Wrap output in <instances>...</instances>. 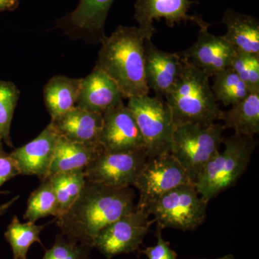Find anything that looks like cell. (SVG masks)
I'll list each match as a JSON object with an SVG mask.
<instances>
[{
  "instance_id": "cell-1",
  "label": "cell",
  "mask_w": 259,
  "mask_h": 259,
  "mask_svg": "<svg viewBox=\"0 0 259 259\" xmlns=\"http://www.w3.org/2000/svg\"><path fill=\"white\" fill-rule=\"evenodd\" d=\"M135 208L134 192L130 187L117 188L86 180L73 205L56 219L68 239L93 248L94 240L102 230Z\"/></svg>"
},
{
  "instance_id": "cell-2",
  "label": "cell",
  "mask_w": 259,
  "mask_h": 259,
  "mask_svg": "<svg viewBox=\"0 0 259 259\" xmlns=\"http://www.w3.org/2000/svg\"><path fill=\"white\" fill-rule=\"evenodd\" d=\"M101 44L95 66L115 81L123 98L148 95L145 39L139 28L119 25Z\"/></svg>"
},
{
  "instance_id": "cell-3",
  "label": "cell",
  "mask_w": 259,
  "mask_h": 259,
  "mask_svg": "<svg viewBox=\"0 0 259 259\" xmlns=\"http://www.w3.org/2000/svg\"><path fill=\"white\" fill-rule=\"evenodd\" d=\"M182 60L183 66L180 76L165 97L175 125L214 123V121L219 120L222 110L209 84L210 77L188 61Z\"/></svg>"
},
{
  "instance_id": "cell-4",
  "label": "cell",
  "mask_w": 259,
  "mask_h": 259,
  "mask_svg": "<svg viewBox=\"0 0 259 259\" xmlns=\"http://www.w3.org/2000/svg\"><path fill=\"white\" fill-rule=\"evenodd\" d=\"M225 148L207 163L194 183L206 202L233 187L249 165L258 142L253 136L234 134L224 138Z\"/></svg>"
},
{
  "instance_id": "cell-5",
  "label": "cell",
  "mask_w": 259,
  "mask_h": 259,
  "mask_svg": "<svg viewBox=\"0 0 259 259\" xmlns=\"http://www.w3.org/2000/svg\"><path fill=\"white\" fill-rule=\"evenodd\" d=\"M226 129L215 123H184L175 127L170 153L185 168L193 185L204 166L220 152Z\"/></svg>"
},
{
  "instance_id": "cell-6",
  "label": "cell",
  "mask_w": 259,
  "mask_h": 259,
  "mask_svg": "<svg viewBox=\"0 0 259 259\" xmlns=\"http://www.w3.org/2000/svg\"><path fill=\"white\" fill-rule=\"evenodd\" d=\"M127 107L142 135L148 158L170 153L176 125L166 100L148 95L135 97L128 99Z\"/></svg>"
},
{
  "instance_id": "cell-7",
  "label": "cell",
  "mask_w": 259,
  "mask_h": 259,
  "mask_svg": "<svg viewBox=\"0 0 259 259\" xmlns=\"http://www.w3.org/2000/svg\"><path fill=\"white\" fill-rule=\"evenodd\" d=\"M207 202L192 184L179 186L166 192L147 209L158 228L193 231L207 218Z\"/></svg>"
},
{
  "instance_id": "cell-8",
  "label": "cell",
  "mask_w": 259,
  "mask_h": 259,
  "mask_svg": "<svg viewBox=\"0 0 259 259\" xmlns=\"http://www.w3.org/2000/svg\"><path fill=\"white\" fill-rule=\"evenodd\" d=\"M187 184H192L190 177L171 153L148 158L134 185L139 192L136 208L147 210L163 194Z\"/></svg>"
},
{
  "instance_id": "cell-9",
  "label": "cell",
  "mask_w": 259,
  "mask_h": 259,
  "mask_svg": "<svg viewBox=\"0 0 259 259\" xmlns=\"http://www.w3.org/2000/svg\"><path fill=\"white\" fill-rule=\"evenodd\" d=\"M146 209L135 208L104 228L93 242L96 248L107 258L139 250L153 221H149Z\"/></svg>"
},
{
  "instance_id": "cell-10",
  "label": "cell",
  "mask_w": 259,
  "mask_h": 259,
  "mask_svg": "<svg viewBox=\"0 0 259 259\" xmlns=\"http://www.w3.org/2000/svg\"><path fill=\"white\" fill-rule=\"evenodd\" d=\"M147 159L144 149L123 153L104 150L83 171L87 180L117 188L130 187L134 185Z\"/></svg>"
},
{
  "instance_id": "cell-11",
  "label": "cell",
  "mask_w": 259,
  "mask_h": 259,
  "mask_svg": "<svg viewBox=\"0 0 259 259\" xmlns=\"http://www.w3.org/2000/svg\"><path fill=\"white\" fill-rule=\"evenodd\" d=\"M199 4L192 0H136L134 18L139 25L140 31L145 40H151L156 32L153 21L164 19L168 27L182 22H192L199 28H209L211 24L198 15H189L192 5Z\"/></svg>"
},
{
  "instance_id": "cell-12",
  "label": "cell",
  "mask_w": 259,
  "mask_h": 259,
  "mask_svg": "<svg viewBox=\"0 0 259 259\" xmlns=\"http://www.w3.org/2000/svg\"><path fill=\"white\" fill-rule=\"evenodd\" d=\"M100 143L110 153L145 150V143L132 112L123 103L102 114Z\"/></svg>"
},
{
  "instance_id": "cell-13",
  "label": "cell",
  "mask_w": 259,
  "mask_h": 259,
  "mask_svg": "<svg viewBox=\"0 0 259 259\" xmlns=\"http://www.w3.org/2000/svg\"><path fill=\"white\" fill-rule=\"evenodd\" d=\"M237 49L224 36H217L208 28L199 29L197 40L184 51L177 53L185 60L209 77L231 67Z\"/></svg>"
},
{
  "instance_id": "cell-14",
  "label": "cell",
  "mask_w": 259,
  "mask_h": 259,
  "mask_svg": "<svg viewBox=\"0 0 259 259\" xmlns=\"http://www.w3.org/2000/svg\"><path fill=\"white\" fill-rule=\"evenodd\" d=\"M114 0H81L71 13L57 21L56 27L70 37L102 42L105 24Z\"/></svg>"
},
{
  "instance_id": "cell-15",
  "label": "cell",
  "mask_w": 259,
  "mask_h": 259,
  "mask_svg": "<svg viewBox=\"0 0 259 259\" xmlns=\"http://www.w3.org/2000/svg\"><path fill=\"white\" fill-rule=\"evenodd\" d=\"M183 66L177 53L160 50L151 40H145V75L149 90L158 98L165 99L176 83Z\"/></svg>"
},
{
  "instance_id": "cell-16",
  "label": "cell",
  "mask_w": 259,
  "mask_h": 259,
  "mask_svg": "<svg viewBox=\"0 0 259 259\" xmlns=\"http://www.w3.org/2000/svg\"><path fill=\"white\" fill-rule=\"evenodd\" d=\"M58 136L54 127L49 124L35 139L10 153L16 162L20 175H35L41 181L47 178Z\"/></svg>"
},
{
  "instance_id": "cell-17",
  "label": "cell",
  "mask_w": 259,
  "mask_h": 259,
  "mask_svg": "<svg viewBox=\"0 0 259 259\" xmlns=\"http://www.w3.org/2000/svg\"><path fill=\"white\" fill-rule=\"evenodd\" d=\"M122 94L115 81L95 66L93 71L81 79L76 106L102 114L123 103Z\"/></svg>"
},
{
  "instance_id": "cell-18",
  "label": "cell",
  "mask_w": 259,
  "mask_h": 259,
  "mask_svg": "<svg viewBox=\"0 0 259 259\" xmlns=\"http://www.w3.org/2000/svg\"><path fill=\"white\" fill-rule=\"evenodd\" d=\"M50 125L59 136L74 142L101 144L102 115L77 106L51 119Z\"/></svg>"
},
{
  "instance_id": "cell-19",
  "label": "cell",
  "mask_w": 259,
  "mask_h": 259,
  "mask_svg": "<svg viewBox=\"0 0 259 259\" xmlns=\"http://www.w3.org/2000/svg\"><path fill=\"white\" fill-rule=\"evenodd\" d=\"M104 150L102 145L74 142L59 135L49 176L60 172L84 170Z\"/></svg>"
},
{
  "instance_id": "cell-20",
  "label": "cell",
  "mask_w": 259,
  "mask_h": 259,
  "mask_svg": "<svg viewBox=\"0 0 259 259\" xmlns=\"http://www.w3.org/2000/svg\"><path fill=\"white\" fill-rule=\"evenodd\" d=\"M221 23L226 27V33L223 36L237 50L259 55L258 19L228 9L223 15Z\"/></svg>"
},
{
  "instance_id": "cell-21",
  "label": "cell",
  "mask_w": 259,
  "mask_h": 259,
  "mask_svg": "<svg viewBox=\"0 0 259 259\" xmlns=\"http://www.w3.org/2000/svg\"><path fill=\"white\" fill-rule=\"evenodd\" d=\"M81 79L64 75L53 76L44 88V97L51 119L69 111L76 106Z\"/></svg>"
},
{
  "instance_id": "cell-22",
  "label": "cell",
  "mask_w": 259,
  "mask_h": 259,
  "mask_svg": "<svg viewBox=\"0 0 259 259\" xmlns=\"http://www.w3.org/2000/svg\"><path fill=\"white\" fill-rule=\"evenodd\" d=\"M222 111L219 120L226 128L234 130L235 134L254 136L259 133V90L252 91L245 99Z\"/></svg>"
},
{
  "instance_id": "cell-23",
  "label": "cell",
  "mask_w": 259,
  "mask_h": 259,
  "mask_svg": "<svg viewBox=\"0 0 259 259\" xmlns=\"http://www.w3.org/2000/svg\"><path fill=\"white\" fill-rule=\"evenodd\" d=\"M50 181L57 200V217L67 212L81 194L85 182L83 170L60 172L47 177Z\"/></svg>"
},
{
  "instance_id": "cell-24",
  "label": "cell",
  "mask_w": 259,
  "mask_h": 259,
  "mask_svg": "<svg viewBox=\"0 0 259 259\" xmlns=\"http://www.w3.org/2000/svg\"><path fill=\"white\" fill-rule=\"evenodd\" d=\"M46 225L37 226L35 223H22L14 216L5 233V238L13 250L14 259H27V253L34 243L42 244L40 234Z\"/></svg>"
},
{
  "instance_id": "cell-25",
  "label": "cell",
  "mask_w": 259,
  "mask_h": 259,
  "mask_svg": "<svg viewBox=\"0 0 259 259\" xmlns=\"http://www.w3.org/2000/svg\"><path fill=\"white\" fill-rule=\"evenodd\" d=\"M213 76L212 93L216 100L222 102L225 106L241 101L252 92L231 67Z\"/></svg>"
},
{
  "instance_id": "cell-26",
  "label": "cell",
  "mask_w": 259,
  "mask_h": 259,
  "mask_svg": "<svg viewBox=\"0 0 259 259\" xmlns=\"http://www.w3.org/2000/svg\"><path fill=\"white\" fill-rule=\"evenodd\" d=\"M50 215L57 217V200L50 181L47 178L30 194L23 218L29 222L35 223L40 218Z\"/></svg>"
},
{
  "instance_id": "cell-27",
  "label": "cell",
  "mask_w": 259,
  "mask_h": 259,
  "mask_svg": "<svg viewBox=\"0 0 259 259\" xmlns=\"http://www.w3.org/2000/svg\"><path fill=\"white\" fill-rule=\"evenodd\" d=\"M20 90L12 81L0 79V141L13 147L10 127L20 98Z\"/></svg>"
},
{
  "instance_id": "cell-28",
  "label": "cell",
  "mask_w": 259,
  "mask_h": 259,
  "mask_svg": "<svg viewBox=\"0 0 259 259\" xmlns=\"http://www.w3.org/2000/svg\"><path fill=\"white\" fill-rule=\"evenodd\" d=\"M231 68L250 91L259 90V55L237 50Z\"/></svg>"
},
{
  "instance_id": "cell-29",
  "label": "cell",
  "mask_w": 259,
  "mask_h": 259,
  "mask_svg": "<svg viewBox=\"0 0 259 259\" xmlns=\"http://www.w3.org/2000/svg\"><path fill=\"white\" fill-rule=\"evenodd\" d=\"M91 247L77 244L67 238L58 236L52 248L47 250L42 259H90Z\"/></svg>"
},
{
  "instance_id": "cell-30",
  "label": "cell",
  "mask_w": 259,
  "mask_h": 259,
  "mask_svg": "<svg viewBox=\"0 0 259 259\" xmlns=\"http://www.w3.org/2000/svg\"><path fill=\"white\" fill-rule=\"evenodd\" d=\"M156 238L157 243L156 245L141 250L148 259H178L176 252L172 250L169 243L162 238L161 229L159 228L156 231Z\"/></svg>"
},
{
  "instance_id": "cell-31",
  "label": "cell",
  "mask_w": 259,
  "mask_h": 259,
  "mask_svg": "<svg viewBox=\"0 0 259 259\" xmlns=\"http://www.w3.org/2000/svg\"><path fill=\"white\" fill-rule=\"evenodd\" d=\"M20 175V169L10 153L5 152L0 141V188L5 182Z\"/></svg>"
},
{
  "instance_id": "cell-32",
  "label": "cell",
  "mask_w": 259,
  "mask_h": 259,
  "mask_svg": "<svg viewBox=\"0 0 259 259\" xmlns=\"http://www.w3.org/2000/svg\"><path fill=\"white\" fill-rule=\"evenodd\" d=\"M18 6L19 0H0V12L13 11Z\"/></svg>"
},
{
  "instance_id": "cell-33",
  "label": "cell",
  "mask_w": 259,
  "mask_h": 259,
  "mask_svg": "<svg viewBox=\"0 0 259 259\" xmlns=\"http://www.w3.org/2000/svg\"><path fill=\"white\" fill-rule=\"evenodd\" d=\"M19 198H20V196L17 195L16 197H13V199H10V200L7 202L6 203L1 204V205H0V217L5 214V212L10 208V207H11Z\"/></svg>"
},
{
  "instance_id": "cell-34",
  "label": "cell",
  "mask_w": 259,
  "mask_h": 259,
  "mask_svg": "<svg viewBox=\"0 0 259 259\" xmlns=\"http://www.w3.org/2000/svg\"><path fill=\"white\" fill-rule=\"evenodd\" d=\"M204 259V258H202ZM214 259H237L236 257L233 254H228L224 255V256L221 257V258H214Z\"/></svg>"
}]
</instances>
